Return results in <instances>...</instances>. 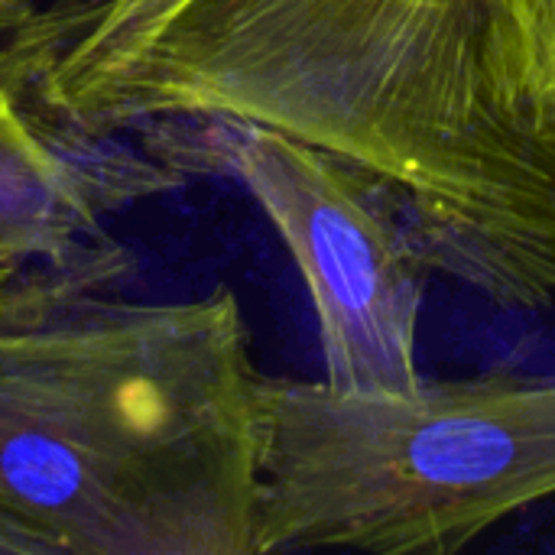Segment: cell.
Masks as SVG:
<instances>
[{"label":"cell","instance_id":"6da1fadb","mask_svg":"<svg viewBox=\"0 0 555 555\" xmlns=\"http://www.w3.org/2000/svg\"><path fill=\"white\" fill-rule=\"evenodd\" d=\"M234 117L338 153L433 273L555 309V0H192L55 120Z\"/></svg>","mask_w":555,"mask_h":555},{"label":"cell","instance_id":"7a4b0ae2","mask_svg":"<svg viewBox=\"0 0 555 555\" xmlns=\"http://www.w3.org/2000/svg\"><path fill=\"white\" fill-rule=\"evenodd\" d=\"M133 267L104 231L0 276V555H257L241 299H140Z\"/></svg>","mask_w":555,"mask_h":555},{"label":"cell","instance_id":"3957f363","mask_svg":"<svg viewBox=\"0 0 555 555\" xmlns=\"http://www.w3.org/2000/svg\"><path fill=\"white\" fill-rule=\"evenodd\" d=\"M257 555H452L555 498V374L354 397L263 374Z\"/></svg>","mask_w":555,"mask_h":555},{"label":"cell","instance_id":"277c9868","mask_svg":"<svg viewBox=\"0 0 555 555\" xmlns=\"http://www.w3.org/2000/svg\"><path fill=\"white\" fill-rule=\"evenodd\" d=\"M133 137L185 179H231L260 205L306 283L325 387L406 397L423 384L416 348L433 267L374 176L234 117L156 120Z\"/></svg>","mask_w":555,"mask_h":555},{"label":"cell","instance_id":"5b68a950","mask_svg":"<svg viewBox=\"0 0 555 555\" xmlns=\"http://www.w3.org/2000/svg\"><path fill=\"white\" fill-rule=\"evenodd\" d=\"M189 179L140 140L88 137L39 107L0 75V218L75 244L104 234V218L182 189Z\"/></svg>","mask_w":555,"mask_h":555},{"label":"cell","instance_id":"8992f818","mask_svg":"<svg viewBox=\"0 0 555 555\" xmlns=\"http://www.w3.org/2000/svg\"><path fill=\"white\" fill-rule=\"evenodd\" d=\"M192 0H39L0 33V75L33 107L55 114L104 72L146 46Z\"/></svg>","mask_w":555,"mask_h":555},{"label":"cell","instance_id":"52a82bcc","mask_svg":"<svg viewBox=\"0 0 555 555\" xmlns=\"http://www.w3.org/2000/svg\"><path fill=\"white\" fill-rule=\"evenodd\" d=\"M36 3H39V0H0V33H7V29H13L16 23H23Z\"/></svg>","mask_w":555,"mask_h":555}]
</instances>
